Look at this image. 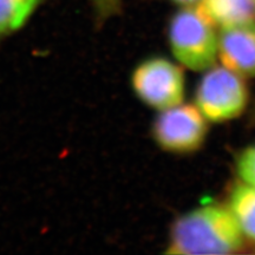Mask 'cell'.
<instances>
[{
	"mask_svg": "<svg viewBox=\"0 0 255 255\" xmlns=\"http://www.w3.org/2000/svg\"><path fill=\"white\" fill-rule=\"evenodd\" d=\"M244 233L229 207L207 205L178 218L170 232L167 253L232 254L241 250Z\"/></svg>",
	"mask_w": 255,
	"mask_h": 255,
	"instance_id": "obj_1",
	"label": "cell"
},
{
	"mask_svg": "<svg viewBox=\"0 0 255 255\" xmlns=\"http://www.w3.org/2000/svg\"><path fill=\"white\" fill-rule=\"evenodd\" d=\"M214 25L199 8H184L171 19L169 41L174 56L193 71H205L219 56V37Z\"/></svg>",
	"mask_w": 255,
	"mask_h": 255,
	"instance_id": "obj_2",
	"label": "cell"
},
{
	"mask_svg": "<svg viewBox=\"0 0 255 255\" xmlns=\"http://www.w3.org/2000/svg\"><path fill=\"white\" fill-rule=\"evenodd\" d=\"M247 100V88L241 76L226 66H216L201 81L195 104L206 120L225 122L240 116Z\"/></svg>",
	"mask_w": 255,
	"mask_h": 255,
	"instance_id": "obj_3",
	"label": "cell"
},
{
	"mask_svg": "<svg viewBox=\"0 0 255 255\" xmlns=\"http://www.w3.org/2000/svg\"><path fill=\"white\" fill-rule=\"evenodd\" d=\"M131 87L137 97L159 111L181 104L184 98V75L168 59L152 57L136 66Z\"/></svg>",
	"mask_w": 255,
	"mask_h": 255,
	"instance_id": "obj_4",
	"label": "cell"
},
{
	"mask_svg": "<svg viewBox=\"0 0 255 255\" xmlns=\"http://www.w3.org/2000/svg\"><path fill=\"white\" fill-rule=\"evenodd\" d=\"M207 135L206 117L196 105L178 104L162 110L152 124V137L163 150H197Z\"/></svg>",
	"mask_w": 255,
	"mask_h": 255,
	"instance_id": "obj_5",
	"label": "cell"
},
{
	"mask_svg": "<svg viewBox=\"0 0 255 255\" xmlns=\"http://www.w3.org/2000/svg\"><path fill=\"white\" fill-rule=\"evenodd\" d=\"M219 57L223 66L246 77H255V24L222 27Z\"/></svg>",
	"mask_w": 255,
	"mask_h": 255,
	"instance_id": "obj_6",
	"label": "cell"
},
{
	"mask_svg": "<svg viewBox=\"0 0 255 255\" xmlns=\"http://www.w3.org/2000/svg\"><path fill=\"white\" fill-rule=\"evenodd\" d=\"M197 8L221 28L253 23L255 19V0H201Z\"/></svg>",
	"mask_w": 255,
	"mask_h": 255,
	"instance_id": "obj_7",
	"label": "cell"
},
{
	"mask_svg": "<svg viewBox=\"0 0 255 255\" xmlns=\"http://www.w3.org/2000/svg\"><path fill=\"white\" fill-rule=\"evenodd\" d=\"M229 208L244 235L255 241V187L245 182L238 183L231 193Z\"/></svg>",
	"mask_w": 255,
	"mask_h": 255,
	"instance_id": "obj_8",
	"label": "cell"
},
{
	"mask_svg": "<svg viewBox=\"0 0 255 255\" xmlns=\"http://www.w3.org/2000/svg\"><path fill=\"white\" fill-rule=\"evenodd\" d=\"M40 0H0V40L23 28Z\"/></svg>",
	"mask_w": 255,
	"mask_h": 255,
	"instance_id": "obj_9",
	"label": "cell"
},
{
	"mask_svg": "<svg viewBox=\"0 0 255 255\" xmlns=\"http://www.w3.org/2000/svg\"><path fill=\"white\" fill-rule=\"evenodd\" d=\"M237 168L241 180L255 187V145L250 146L239 155Z\"/></svg>",
	"mask_w": 255,
	"mask_h": 255,
	"instance_id": "obj_10",
	"label": "cell"
},
{
	"mask_svg": "<svg viewBox=\"0 0 255 255\" xmlns=\"http://www.w3.org/2000/svg\"><path fill=\"white\" fill-rule=\"evenodd\" d=\"M96 11L101 17H108L119 8L121 0H92Z\"/></svg>",
	"mask_w": 255,
	"mask_h": 255,
	"instance_id": "obj_11",
	"label": "cell"
},
{
	"mask_svg": "<svg viewBox=\"0 0 255 255\" xmlns=\"http://www.w3.org/2000/svg\"><path fill=\"white\" fill-rule=\"evenodd\" d=\"M173 1L177 2L180 5H186V6H191V5H195L199 4L201 0H173Z\"/></svg>",
	"mask_w": 255,
	"mask_h": 255,
	"instance_id": "obj_12",
	"label": "cell"
}]
</instances>
